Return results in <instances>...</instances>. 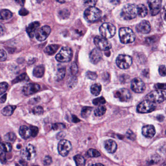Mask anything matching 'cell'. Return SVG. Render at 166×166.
Segmentation results:
<instances>
[{
    "label": "cell",
    "mask_w": 166,
    "mask_h": 166,
    "mask_svg": "<svg viewBox=\"0 0 166 166\" xmlns=\"http://www.w3.org/2000/svg\"><path fill=\"white\" fill-rule=\"evenodd\" d=\"M7 98V94L3 95L1 98H0V103H3L6 102Z\"/></svg>",
    "instance_id": "cell-55"
},
{
    "label": "cell",
    "mask_w": 166,
    "mask_h": 166,
    "mask_svg": "<svg viewBox=\"0 0 166 166\" xmlns=\"http://www.w3.org/2000/svg\"><path fill=\"white\" fill-rule=\"evenodd\" d=\"M97 0H83V3L85 7L88 8L94 7L96 4Z\"/></svg>",
    "instance_id": "cell-40"
},
{
    "label": "cell",
    "mask_w": 166,
    "mask_h": 166,
    "mask_svg": "<svg viewBox=\"0 0 166 166\" xmlns=\"http://www.w3.org/2000/svg\"><path fill=\"white\" fill-rule=\"evenodd\" d=\"M102 58V53L97 48L94 49L91 52L89 55V58L91 63L96 64L101 61Z\"/></svg>",
    "instance_id": "cell-19"
},
{
    "label": "cell",
    "mask_w": 166,
    "mask_h": 166,
    "mask_svg": "<svg viewBox=\"0 0 166 166\" xmlns=\"http://www.w3.org/2000/svg\"><path fill=\"white\" fill-rule=\"evenodd\" d=\"M166 86L165 83H158L154 85V88L158 89H166Z\"/></svg>",
    "instance_id": "cell-52"
},
{
    "label": "cell",
    "mask_w": 166,
    "mask_h": 166,
    "mask_svg": "<svg viewBox=\"0 0 166 166\" xmlns=\"http://www.w3.org/2000/svg\"><path fill=\"white\" fill-rule=\"evenodd\" d=\"M70 70L72 75L74 76L75 75L78 73V70H79L77 64H75V63H73L70 67Z\"/></svg>",
    "instance_id": "cell-41"
},
{
    "label": "cell",
    "mask_w": 166,
    "mask_h": 166,
    "mask_svg": "<svg viewBox=\"0 0 166 166\" xmlns=\"http://www.w3.org/2000/svg\"><path fill=\"white\" fill-rule=\"evenodd\" d=\"M41 87L39 84L36 83H29L26 84L23 87L22 92L25 96L34 94L39 91Z\"/></svg>",
    "instance_id": "cell-16"
},
{
    "label": "cell",
    "mask_w": 166,
    "mask_h": 166,
    "mask_svg": "<svg viewBox=\"0 0 166 166\" xmlns=\"http://www.w3.org/2000/svg\"><path fill=\"white\" fill-rule=\"evenodd\" d=\"M16 108V106L8 105L2 110V113L5 116H10L13 114L15 109Z\"/></svg>",
    "instance_id": "cell-26"
},
{
    "label": "cell",
    "mask_w": 166,
    "mask_h": 166,
    "mask_svg": "<svg viewBox=\"0 0 166 166\" xmlns=\"http://www.w3.org/2000/svg\"><path fill=\"white\" fill-rule=\"evenodd\" d=\"M12 17V13L8 9L0 10V20H8Z\"/></svg>",
    "instance_id": "cell-27"
},
{
    "label": "cell",
    "mask_w": 166,
    "mask_h": 166,
    "mask_svg": "<svg viewBox=\"0 0 166 166\" xmlns=\"http://www.w3.org/2000/svg\"><path fill=\"white\" fill-rule=\"evenodd\" d=\"M148 3L152 16L156 15L159 13L162 7V0H148Z\"/></svg>",
    "instance_id": "cell-15"
},
{
    "label": "cell",
    "mask_w": 166,
    "mask_h": 166,
    "mask_svg": "<svg viewBox=\"0 0 166 166\" xmlns=\"http://www.w3.org/2000/svg\"><path fill=\"white\" fill-rule=\"evenodd\" d=\"M52 162V158L50 156H45L44 159V164L45 166H48V165H50Z\"/></svg>",
    "instance_id": "cell-50"
},
{
    "label": "cell",
    "mask_w": 166,
    "mask_h": 166,
    "mask_svg": "<svg viewBox=\"0 0 166 166\" xmlns=\"http://www.w3.org/2000/svg\"><path fill=\"white\" fill-rule=\"evenodd\" d=\"M45 68L43 65L37 66L33 70V75L37 78H41L44 76V74Z\"/></svg>",
    "instance_id": "cell-23"
},
{
    "label": "cell",
    "mask_w": 166,
    "mask_h": 166,
    "mask_svg": "<svg viewBox=\"0 0 166 166\" xmlns=\"http://www.w3.org/2000/svg\"><path fill=\"white\" fill-rule=\"evenodd\" d=\"M91 93L94 96H98L101 90V86L100 84H95L92 85L90 88Z\"/></svg>",
    "instance_id": "cell-29"
},
{
    "label": "cell",
    "mask_w": 166,
    "mask_h": 166,
    "mask_svg": "<svg viewBox=\"0 0 166 166\" xmlns=\"http://www.w3.org/2000/svg\"><path fill=\"white\" fill-rule=\"evenodd\" d=\"M77 84V78L74 76H73L72 78L70 79L68 82V86L71 88H73Z\"/></svg>",
    "instance_id": "cell-45"
},
{
    "label": "cell",
    "mask_w": 166,
    "mask_h": 166,
    "mask_svg": "<svg viewBox=\"0 0 166 166\" xmlns=\"http://www.w3.org/2000/svg\"><path fill=\"white\" fill-rule=\"evenodd\" d=\"M87 155L89 158H97L101 156V153L96 149H90L87 151Z\"/></svg>",
    "instance_id": "cell-34"
},
{
    "label": "cell",
    "mask_w": 166,
    "mask_h": 166,
    "mask_svg": "<svg viewBox=\"0 0 166 166\" xmlns=\"http://www.w3.org/2000/svg\"><path fill=\"white\" fill-rule=\"evenodd\" d=\"M156 109L154 103L147 100H144L137 105V110L139 113H149L153 112Z\"/></svg>",
    "instance_id": "cell-8"
},
{
    "label": "cell",
    "mask_w": 166,
    "mask_h": 166,
    "mask_svg": "<svg viewBox=\"0 0 166 166\" xmlns=\"http://www.w3.org/2000/svg\"><path fill=\"white\" fill-rule=\"evenodd\" d=\"M39 25L40 23L38 22H33L29 24V26L26 28V30L30 38H32L34 37V35L36 34V31L38 28Z\"/></svg>",
    "instance_id": "cell-21"
},
{
    "label": "cell",
    "mask_w": 166,
    "mask_h": 166,
    "mask_svg": "<svg viewBox=\"0 0 166 166\" xmlns=\"http://www.w3.org/2000/svg\"><path fill=\"white\" fill-rule=\"evenodd\" d=\"M132 63V58L128 55L120 54L116 59L117 66L121 69H127L130 68Z\"/></svg>",
    "instance_id": "cell-7"
},
{
    "label": "cell",
    "mask_w": 166,
    "mask_h": 166,
    "mask_svg": "<svg viewBox=\"0 0 166 166\" xmlns=\"http://www.w3.org/2000/svg\"><path fill=\"white\" fill-rule=\"evenodd\" d=\"M93 108L92 107H84L81 110V117L83 118H87L90 116V115L92 112Z\"/></svg>",
    "instance_id": "cell-31"
},
{
    "label": "cell",
    "mask_w": 166,
    "mask_h": 166,
    "mask_svg": "<svg viewBox=\"0 0 166 166\" xmlns=\"http://www.w3.org/2000/svg\"><path fill=\"white\" fill-rule=\"evenodd\" d=\"M88 166H104L103 164L101 163H96V164H91L89 165Z\"/></svg>",
    "instance_id": "cell-60"
},
{
    "label": "cell",
    "mask_w": 166,
    "mask_h": 166,
    "mask_svg": "<svg viewBox=\"0 0 166 166\" xmlns=\"http://www.w3.org/2000/svg\"><path fill=\"white\" fill-rule=\"evenodd\" d=\"M100 32L102 37L106 39H109L115 36L116 32V27L111 23H104L100 27Z\"/></svg>",
    "instance_id": "cell-4"
},
{
    "label": "cell",
    "mask_w": 166,
    "mask_h": 166,
    "mask_svg": "<svg viewBox=\"0 0 166 166\" xmlns=\"http://www.w3.org/2000/svg\"><path fill=\"white\" fill-rule=\"evenodd\" d=\"M0 161L2 163H6L7 162L6 153L2 150H0Z\"/></svg>",
    "instance_id": "cell-49"
},
{
    "label": "cell",
    "mask_w": 166,
    "mask_h": 166,
    "mask_svg": "<svg viewBox=\"0 0 166 166\" xmlns=\"http://www.w3.org/2000/svg\"><path fill=\"white\" fill-rule=\"evenodd\" d=\"M71 142L66 139H62L58 143V150L59 153L62 156H66L69 154L72 150Z\"/></svg>",
    "instance_id": "cell-10"
},
{
    "label": "cell",
    "mask_w": 166,
    "mask_h": 166,
    "mask_svg": "<svg viewBox=\"0 0 166 166\" xmlns=\"http://www.w3.org/2000/svg\"><path fill=\"white\" fill-rule=\"evenodd\" d=\"M58 2L60 3H65V0H56Z\"/></svg>",
    "instance_id": "cell-61"
},
{
    "label": "cell",
    "mask_w": 166,
    "mask_h": 166,
    "mask_svg": "<svg viewBox=\"0 0 166 166\" xmlns=\"http://www.w3.org/2000/svg\"><path fill=\"white\" fill-rule=\"evenodd\" d=\"M29 128L30 129L31 136L32 137H36L39 133L38 128L36 126H31Z\"/></svg>",
    "instance_id": "cell-44"
},
{
    "label": "cell",
    "mask_w": 166,
    "mask_h": 166,
    "mask_svg": "<svg viewBox=\"0 0 166 166\" xmlns=\"http://www.w3.org/2000/svg\"><path fill=\"white\" fill-rule=\"evenodd\" d=\"M94 42L97 49L101 51H107L112 48L110 42L103 37L96 36L94 38Z\"/></svg>",
    "instance_id": "cell-9"
},
{
    "label": "cell",
    "mask_w": 166,
    "mask_h": 166,
    "mask_svg": "<svg viewBox=\"0 0 166 166\" xmlns=\"http://www.w3.org/2000/svg\"><path fill=\"white\" fill-rule=\"evenodd\" d=\"M146 100L153 103H161L165 101V96L163 91L159 90H154L148 94L146 97Z\"/></svg>",
    "instance_id": "cell-6"
},
{
    "label": "cell",
    "mask_w": 166,
    "mask_h": 166,
    "mask_svg": "<svg viewBox=\"0 0 166 166\" xmlns=\"http://www.w3.org/2000/svg\"><path fill=\"white\" fill-rule=\"evenodd\" d=\"M19 133L21 137L24 139H28L31 136L30 129L25 125H23L20 127Z\"/></svg>",
    "instance_id": "cell-22"
},
{
    "label": "cell",
    "mask_w": 166,
    "mask_h": 166,
    "mask_svg": "<svg viewBox=\"0 0 166 166\" xmlns=\"http://www.w3.org/2000/svg\"><path fill=\"white\" fill-rule=\"evenodd\" d=\"M136 30L138 33L148 34L151 31V24L148 21L143 20L137 25Z\"/></svg>",
    "instance_id": "cell-17"
},
{
    "label": "cell",
    "mask_w": 166,
    "mask_h": 166,
    "mask_svg": "<svg viewBox=\"0 0 166 166\" xmlns=\"http://www.w3.org/2000/svg\"><path fill=\"white\" fill-rule=\"evenodd\" d=\"M51 31V29L49 26L45 25V26H43L39 29L35 34L36 39L38 41H44L48 38V36L50 34Z\"/></svg>",
    "instance_id": "cell-14"
},
{
    "label": "cell",
    "mask_w": 166,
    "mask_h": 166,
    "mask_svg": "<svg viewBox=\"0 0 166 166\" xmlns=\"http://www.w3.org/2000/svg\"><path fill=\"white\" fill-rule=\"evenodd\" d=\"M0 148L4 152H9L12 150V147L11 144L8 142H3L0 144Z\"/></svg>",
    "instance_id": "cell-33"
},
{
    "label": "cell",
    "mask_w": 166,
    "mask_h": 166,
    "mask_svg": "<svg viewBox=\"0 0 166 166\" xmlns=\"http://www.w3.org/2000/svg\"><path fill=\"white\" fill-rule=\"evenodd\" d=\"M74 160L77 166H84L86 160L84 157L80 154H77L74 157Z\"/></svg>",
    "instance_id": "cell-28"
},
{
    "label": "cell",
    "mask_w": 166,
    "mask_h": 166,
    "mask_svg": "<svg viewBox=\"0 0 166 166\" xmlns=\"http://www.w3.org/2000/svg\"><path fill=\"white\" fill-rule=\"evenodd\" d=\"M59 47L60 46L58 45H50L48 46L47 47L45 48L44 51L48 55H53L54 53H56V52L58 51V49L59 48Z\"/></svg>",
    "instance_id": "cell-25"
},
{
    "label": "cell",
    "mask_w": 166,
    "mask_h": 166,
    "mask_svg": "<svg viewBox=\"0 0 166 166\" xmlns=\"http://www.w3.org/2000/svg\"><path fill=\"white\" fill-rule=\"evenodd\" d=\"M101 10L95 7L88 8L84 11V17L85 20L90 23L96 22L101 16Z\"/></svg>",
    "instance_id": "cell-2"
},
{
    "label": "cell",
    "mask_w": 166,
    "mask_h": 166,
    "mask_svg": "<svg viewBox=\"0 0 166 166\" xmlns=\"http://www.w3.org/2000/svg\"><path fill=\"white\" fill-rule=\"evenodd\" d=\"M86 77L89 78V79L95 80L96 79L97 77V74L95 72H91V71H88L86 73Z\"/></svg>",
    "instance_id": "cell-42"
},
{
    "label": "cell",
    "mask_w": 166,
    "mask_h": 166,
    "mask_svg": "<svg viewBox=\"0 0 166 166\" xmlns=\"http://www.w3.org/2000/svg\"><path fill=\"white\" fill-rule=\"evenodd\" d=\"M156 133L155 127L153 125H147L142 128V134L147 138H152Z\"/></svg>",
    "instance_id": "cell-18"
},
{
    "label": "cell",
    "mask_w": 166,
    "mask_h": 166,
    "mask_svg": "<svg viewBox=\"0 0 166 166\" xmlns=\"http://www.w3.org/2000/svg\"><path fill=\"white\" fill-rule=\"evenodd\" d=\"M36 151L35 147L32 145H29L24 147L21 151L22 158L26 160H30L35 158Z\"/></svg>",
    "instance_id": "cell-11"
},
{
    "label": "cell",
    "mask_w": 166,
    "mask_h": 166,
    "mask_svg": "<svg viewBox=\"0 0 166 166\" xmlns=\"http://www.w3.org/2000/svg\"><path fill=\"white\" fill-rule=\"evenodd\" d=\"M5 31H6V28H5L4 25L0 23V37L4 35Z\"/></svg>",
    "instance_id": "cell-54"
},
{
    "label": "cell",
    "mask_w": 166,
    "mask_h": 166,
    "mask_svg": "<svg viewBox=\"0 0 166 166\" xmlns=\"http://www.w3.org/2000/svg\"><path fill=\"white\" fill-rule=\"evenodd\" d=\"M29 80V78L28 75L25 73H24L22 74L20 76L15 78L13 81V83H17L20 82L27 81Z\"/></svg>",
    "instance_id": "cell-35"
},
{
    "label": "cell",
    "mask_w": 166,
    "mask_h": 166,
    "mask_svg": "<svg viewBox=\"0 0 166 166\" xmlns=\"http://www.w3.org/2000/svg\"><path fill=\"white\" fill-rule=\"evenodd\" d=\"M131 87L132 91L137 93H141L144 92L146 89V86L144 83L141 79L135 78L132 81Z\"/></svg>",
    "instance_id": "cell-13"
},
{
    "label": "cell",
    "mask_w": 166,
    "mask_h": 166,
    "mask_svg": "<svg viewBox=\"0 0 166 166\" xmlns=\"http://www.w3.org/2000/svg\"><path fill=\"white\" fill-rule=\"evenodd\" d=\"M16 2L18 4H20V6H24V3H25V0H15Z\"/></svg>",
    "instance_id": "cell-57"
},
{
    "label": "cell",
    "mask_w": 166,
    "mask_h": 166,
    "mask_svg": "<svg viewBox=\"0 0 166 166\" xmlns=\"http://www.w3.org/2000/svg\"><path fill=\"white\" fill-rule=\"evenodd\" d=\"M107 108L105 106H101L96 108L94 111V114L96 116L101 117L104 115L106 113Z\"/></svg>",
    "instance_id": "cell-32"
},
{
    "label": "cell",
    "mask_w": 166,
    "mask_h": 166,
    "mask_svg": "<svg viewBox=\"0 0 166 166\" xmlns=\"http://www.w3.org/2000/svg\"><path fill=\"white\" fill-rule=\"evenodd\" d=\"M137 6L135 4H126L122 9L121 16L124 20H131L137 17Z\"/></svg>",
    "instance_id": "cell-3"
},
{
    "label": "cell",
    "mask_w": 166,
    "mask_h": 166,
    "mask_svg": "<svg viewBox=\"0 0 166 166\" xmlns=\"http://www.w3.org/2000/svg\"><path fill=\"white\" fill-rule=\"evenodd\" d=\"M72 56L73 52L71 48L68 47H63L56 55V59L59 62L65 63L71 61Z\"/></svg>",
    "instance_id": "cell-5"
},
{
    "label": "cell",
    "mask_w": 166,
    "mask_h": 166,
    "mask_svg": "<svg viewBox=\"0 0 166 166\" xmlns=\"http://www.w3.org/2000/svg\"><path fill=\"white\" fill-rule=\"evenodd\" d=\"M43 1V0H37V2L38 3H41Z\"/></svg>",
    "instance_id": "cell-62"
},
{
    "label": "cell",
    "mask_w": 166,
    "mask_h": 166,
    "mask_svg": "<svg viewBox=\"0 0 166 166\" xmlns=\"http://www.w3.org/2000/svg\"><path fill=\"white\" fill-rule=\"evenodd\" d=\"M104 147L110 153H114L117 150V144L112 139H108L104 142Z\"/></svg>",
    "instance_id": "cell-20"
},
{
    "label": "cell",
    "mask_w": 166,
    "mask_h": 166,
    "mask_svg": "<svg viewBox=\"0 0 166 166\" xmlns=\"http://www.w3.org/2000/svg\"><path fill=\"white\" fill-rule=\"evenodd\" d=\"M72 121L75 123H79L80 122V119L77 116H75V115H73Z\"/></svg>",
    "instance_id": "cell-58"
},
{
    "label": "cell",
    "mask_w": 166,
    "mask_h": 166,
    "mask_svg": "<svg viewBox=\"0 0 166 166\" xmlns=\"http://www.w3.org/2000/svg\"></svg>",
    "instance_id": "cell-63"
},
{
    "label": "cell",
    "mask_w": 166,
    "mask_h": 166,
    "mask_svg": "<svg viewBox=\"0 0 166 166\" xmlns=\"http://www.w3.org/2000/svg\"><path fill=\"white\" fill-rule=\"evenodd\" d=\"M8 88V84L7 82L0 83V95L4 94Z\"/></svg>",
    "instance_id": "cell-39"
},
{
    "label": "cell",
    "mask_w": 166,
    "mask_h": 166,
    "mask_svg": "<svg viewBox=\"0 0 166 166\" xmlns=\"http://www.w3.org/2000/svg\"><path fill=\"white\" fill-rule=\"evenodd\" d=\"M106 103V100L105 98L103 97H98V98H96L93 100V103L94 105H100L101 104H103Z\"/></svg>",
    "instance_id": "cell-38"
},
{
    "label": "cell",
    "mask_w": 166,
    "mask_h": 166,
    "mask_svg": "<svg viewBox=\"0 0 166 166\" xmlns=\"http://www.w3.org/2000/svg\"><path fill=\"white\" fill-rule=\"evenodd\" d=\"M66 69L65 68H61L58 69L56 74V80L60 81L65 78V75Z\"/></svg>",
    "instance_id": "cell-30"
},
{
    "label": "cell",
    "mask_w": 166,
    "mask_h": 166,
    "mask_svg": "<svg viewBox=\"0 0 166 166\" xmlns=\"http://www.w3.org/2000/svg\"><path fill=\"white\" fill-rule=\"evenodd\" d=\"M119 37L121 43L123 44L131 43L136 39L133 31L128 27H122L119 29Z\"/></svg>",
    "instance_id": "cell-1"
},
{
    "label": "cell",
    "mask_w": 166,
    "mask_h": 166,
    "mask_svg": "<svg viewBox=\"0 0 166 166\" xmlns=\"http://www.w3.org/2000/svg\"><path fill=\"white\" fill-rule=\"evenodd\" d=\"M65 128V126L64 124L60 123H57L53 124L52 126V128L54 130H58L59 129H64Z\"/></svg>",
    "instance_id": "cell-43"
},
{
    "label": "cell",
    "mask_w": 166,
    "mask_h": 166,
    "mask_svg": "<svg viewBox=\"0 0 166 166\" xmlns=\"http://www.w3.org/2000/svg\"><path fill=\"white\" fill-rule=\"evenodd\" d=\"M114 94L115 98L119 99L122 102H127L131 98V94L129 90L125 88L116 90Z\"/></svg>",
    "instance_id": "cell-12"
},
{
    "label": "cell",
    "mask_w": 166,
    "mask_h": 166,
    "mask_svg": "<svg viewBox=\"0 0 166 166\" xmlns=\"http://www.w3.org/2000/svg\"><path fill=\"white\" fill-rule=\"evenodd\" d=\"M126 136H127V138L130 140H134L136 139V135L132 131L128 130L126 133Z\"/></svg>",
    "instance_id": "cell-48"
},
{
    "label": "cell",
    "mask_w": 166,
    "mask_h": 166,
    "mask_svg": "<svg viewBox=\"0 0 166 166\" xmlns=\"http://www.w3.org/2000/svg\"><path fill=\"white\" fill-rule=\"evenodd\" d=\"M8 58L7 53L4 50H0V62L6 61Z\"/></svg>",
    "instance_id": "cell-46"
},
{
    "label": "cell",
    "mask_w": 166,
    "mask_h": 166,
    "mask_svg": "<svg viewBox=\"0 0 166 166\" xmlns=\"http://www.w3.org/2000/svg\"><path fill=\"white\" fill-rule=\"evenodd\" d=\"M19 13L21 16H26L29 14V12L28 10H26V9L22 8L19 11Z\"/></svg>",
    "instance_id": "cell-53"
},
{
    "label": "cell",
    "mask_w": 166,
    "mask_h": 166,
    "mask_svg": "<svg viewBox=\"0 0 166 166\" xmlns=\"http://www.w3.org/2000/svg\"><path fill=\"white\" fill-rule=\"evenodd\" d=\"M159 73L160 75L162 76H166V67L165 65H161L159 68Z\"/></svg>",
    "instance_id": "cell-51"
},
{
    "label": "cell",
    "mask_w": 166,
    "mask_h": 166,
    "mask_svg": "<svg viewBox=\"0 0 166 166\" xmlns=\"http://www.w3.org/2000/svg\"><path fill=\"white\" fill-rule=\"evenodd\" d=\"M109 1L114 5H118L120 3L121 0H109Z\"/></svg>",
    "instance_id": "cell-56"
},
{
    "label": "cell",
    "mask_w": 166,
    "mask_h": 166,
    "mask_svg": "<svg viewBox=\"0 0 166 166\" xmlns=\"http://www.w3.org/2000/svg\"><path fill=\"white\" fill-rule=\"evenodd\" d=\"M59 16L62 18H66L69 16V13L68 10L64 9L60 11Z\"/></svg>",
    "instance_id": "cell-47"
},
{
    "label": "cell",
    "mask_w": 166,
    "mask_h": 166,
    "mask_svg": "<svg viewBox=\"0 0 166 166\" xmlns=\"http://www.w3.org/2000/svg\"><path fill=\"white\" fill-rule=\"evenodd\" d=\"M4 139L8 142H13L16 139V136L14 133H8L4 136Z\"/></svg>",
    "instance_id": "cell-36"
},
{
    "label": "cell",
    "mask_w": 166,
    "mask_h": 166,
    "mask_svg": "<svg viewBox=\"0 0 166 166\" xmlns=\"http://www.w3.org/2000/svg\"><path fill=\"white\" fill-rule=\"evenodd\" d=\"M44 112V109L41 106H36L32 109V112L34 115H41Z\"/></svg>",
    "instance_id": "cell-37"
},
{
    "label": "cell",
    "mask_w": 166,
    "mask_h": 166,
    "mask_svg": "<svg viewBox=\"0 0 166 166\" xmlns=\"http://www.w3.org/2000/svg\"><path fill=\"white\" fill-rule=\"evenodd\" d=\"M137 13L140 17H145L147 15V8L144 4H139L137 6Z\"/></svg>",
    "instance_id": "cell-24"
},
{
    "label": "cell",
    "mask_w": 166,
    "mask_h": 166,
    "mask_svg": "<svg viewBox=\"0 0 166 166\" xmlns=\"http://www.w3.org/2000/svg\"><path fill=\"white\" fill-rule=\"evenodd\" d=\"M164 118V117L163 116V115H159L157 117V119H158V121H160V122L163 121Z\"/></svg>",
    "instance_id": "cell-59"
}]
</instances>
